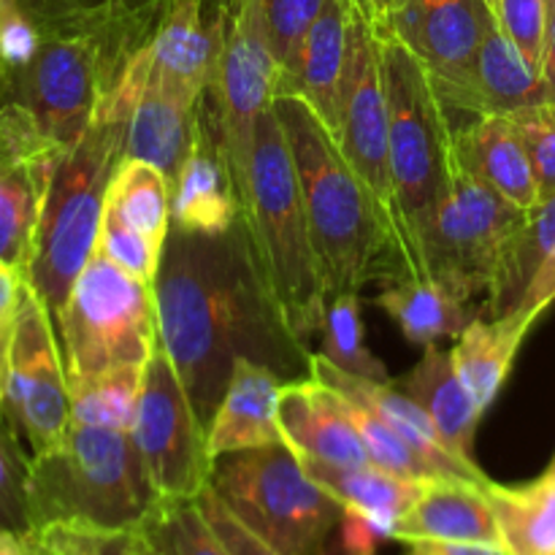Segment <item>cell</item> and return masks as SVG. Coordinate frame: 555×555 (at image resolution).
Here are the masks:
<instances>
[{"label": "cell", "instance_id": "3", "mask_svg": "<svg viewBox=\"0 0 555 555\" xmlns=\"http://www.w3.org/2000/svg\"><path fill=\"white\" fill-rule=\"evenodd\" d=\"M236 206L260 282L287 334L307 347L323 328L328 301L304 215L296 166L274 103L260 114L255 128L253 155Z\"/></svg>", "mask_w": 555, "mask_h": 555}, {"label": "cell", "instance_id": "54", "mask_svg": "<svg viewBox=\"0 0 555 555\" xmlns=\"http://www.w3.org/2000/svg\"><path fill=\"white\" fill-rule=\"evenodd\" d=\"M3 404H5V388H3V377H0V412H3Z\"/></svg>", "mask_w": 555, "mask_h": 555}, {"label": "cell", "instance_id": "26", "mask_svg": "<svg viewBox=\"0 0 555 555\" xmlns=\"http://www.w3.org/2000/svg\"><path fill=\"white\" fill-rule=\"evenodd\" d=\"M358 5L352 0H325L309 27L298 60V92L314 108L325 128L339 130V98L350 54V27Z\"/></svg>", "mask_w": 555, "mask_h": 555}, {"label": "cell", "instance_id": "41", "mask_svg": "<svg viewBox=\"0 0 555 555\" xmlns=\"http://www.w3.org/2000/svg\"><path fill=\"white\" fill-rule=\"evenodd\" d=\"M496 16L504 36L518 47V52L542 70L547 33V0H486Z\"/></svg>", "mask_w": 555, "mask_h": 555}, {"label": "cell", "instance_id": "49", "mask_svg": "<svg viewBox=\"0 0 555 555\" xmlns=\"http://www.w3.org/2000/svg\"><path fill=\"white\" fill-rule=\"evenodd\" d=\"M542 79L547 87V103L555 108V0H547L545 54H542Z\"/></svg>", "mask_w": 555, "mask_h": 555}, {"label": "cell", "instance_id": "56", "mask_svg": "<svg viewBox=\"0 0 555 555\" xmlns=\"http://www.w3.org/2000/svg\"><path fill=\"white\" fill-rule=\"evenodd\" d=\"M547 475H555V459L551 461V466H547Z\"/></svg>", "mask_w": 555, "mask_h": 555}, {"label": "cell", "instance_id": "27", "mask_svg": "<svg viewBox=\"0 0 555 555\" xmlns=\"http://www.w3.org/2000/svg\"><path fill=\"white\" fill-rule=\"evenodd\" d=\"M393 385H399L406 396H412L423 406V412L437 426L439 437L461 461L477 464L472 459V442H475L482 412L461 383L450 352H444L439 345H428L415 369L406 372L404 377L393 379Z\"/></svg>", "mask_w": 555, "mask_h": 555}, {"label": "cell", "instance_id": "29", "mask_svg": "<svg viewBox=\"0 0 555 555\" xmlns=\"http://www.w3.org/2000/svg\"><path fill=\"white\" fill-rule=\"evenodd\" d=\"M555 249V195L542 198L526 211L520 225L504 244L491 287H488L486 312L491 320L518 312L531 282L540 274L545 260Z\"/></svg>", "mask_w": 555, "mask_h": 555}, {"label": "cell", "instance_id": "48", "mask_svg": "<svg viewBox=\"0 0 555 555\" xmlns=\"http://www.w3.org/2000/svg\"><path fill=\"white\" fill-rule=\"evenodd\" d=\"M406 555H507L502 545H486V542H410Z\"/></svg>", "mask_w": 555, "mask_h": 555}, {"label": "cell", "instance_id": "7", "mask_svg": "<svg viewBox=\"0 0 555 555\" xmlns=\"http://www.w3.org/2000/svg\"><path fill=\"white\" fill-rule=\"evenodd\" d=\"M209 486L280 555H331L345 504L304 472L285 442L222 455Z\"/></svg>", "mask_w": 555, "mask_h": 555}, {"label": "cell", "instance_id": "38", "mask_svg": "<svg viewBox=\"0 0 555 555\" xmlns=\"http://www.w3.org/2000/svg\"><path fill=\"white\" fill-rule=\"evenodd\" d=\"M336 396H339L341 410L347 412V417H350L352 426H356L358 437H361L372 464L383 466V469L393 472V475L410 477V480H444L431 461L423 459L399 431H393L388 423L379 421L372 410H366L363 404H358V401L347 399V396L341 393Z\"/></svg>", "mask_w": 555, "mask_h": 555}, {"label": "cell", "instance_id": "15", "mask_svg": "<svg viewBox=\"0 0 555 555\" xmlns=\"http://www.w3.org/2000/svg\"><path fill=\"white\" fill-rule=\"evenodd\" d=\"M65 150L22 103L0 106V263L27 274L49 188Z\"/></svg>", "mask_w": 555, "mask_h": 555}, {"label": "cell", "instance_id": "46", "mask_svg": "<svg viewBox=\"0 0 555 555\" xmlns=\"http://www.w3.org/2000/svg\"><path fill=\"white\" fill-rule=\"evenodd\" d=\"M25 276L11 266L0 263V377L5 374V358H9L11 331H14L16 309H20V293Z\"/></svg>", "mask_w": 555, "mask_h": 555}, {"label": "cell", "instance_id": "19", "mask_svg": "<svg viewBox=\"0 0 555 555\" xmlns=\"http://www.w3.org/2000/svg\"><path fill=\"white\" fill-rule=\"evenodd\" d=\"M287 379L274 369L238 356L231 379L206 428L211 459L282 444L276 404Z\"/></svg>", "mask_w": 555, "mask_h": 555}, {"label": "cell", "instance_id": "42", "mask_svg": "<svg viewBox=\"0 0 555 555\" xmlns=\"http://www.w3.org/2000/svg\"><path fill=\"white\" fill-rule=\"evenodd\" d=\"M509 119L529 152L531 168L540 184V198H551L555 195V108L551 103H542V106L520 108L509 114Z\"/></svg>", "mask_w": 555, "mask_h": 555}, {"label": "cell", "instance_id": "10", "mask_svg": "<svg viewBox=\"0 0 555 555\" xmlns=\"http://www.w3.org/2000/svg\"><path fill=\"white\" fill-rule=\"evenodd\" d=\"M524 217L526 209H518L455 166L423 233L426 280H434L466 304L488 293L504 244Z\"/></svg>", "mask_w": 555, "mask_h": 555}, {"label": "cell", "instance_id": "25", "mask_svg": "<svg viewBox=\"0 0 555 555\" xmlns=\"http://www.w3.org/2000/svg\"><path fill=\"white\" fill-rule=\"evenodd\" d=\"M547 103L542 70H537L493 20L472 68L469 90L459 108L475 114H509Z\"/></svg>", "mask_w": 555, "mask_h": 555}, {"label": "cell", "instance_id": "50", "mask_svg": "<svg viewBox=\"0 0 555 555\" xmlns=\"http://www.w3.org/2000/svg\"><path fill=\"white\" fill-rule=\"evenodd\" d=\"M0 555H36V553H33V547L27 545L25 534L0 531Z\"/></svg>", "mask_w": 555, "mask_h": 555}, {"label": "cell", "instance_id": "21", "mask_svg": "<svg viewBox=\"0 0 555 555\" xmlns=\"http://www.w3.org/2000/svg\"><path fill=\"white\" fill-rule=\"evenodd\" d=\"M453 155L455 166L518 209L529 211L542 201L524 139L504 114H475L469 125L455 128Z\"/></svg>", "mask_w": 555, "mask_h": 555}, {"label": "cell", "instance_id": "40", "mask_svg": "<svg viewBox=\"0 0 555 555\" xmlns=\"http://www.w3.org/2000/svg\"><path fill=\"white\" fill-rule=\"evenodd\" d=\"M98 253L106 255L112 263H117L119 269H125L128 274L139 276L141 282L152 285L160 269L163 249L155 247L152 238H146L117 206H112L106 201V209H103L101 231H98Z\"/></svg>", "mask_w": 555, "mask_h": 555}, {"label": "cell", "instance_id": "4", "mask_svg": "<svg viewBox=\"0 0 555 555\" xmlns=\"http://www.w3.org/2000/svg\"><path fill=\"white\" fill-rule=\"evenodd\" d=\"M133 434L70 423L63 442L27 461L22 480L27 529H141L157 507Z\"/></svg>", "mask_w": 555, "mask_h": 555}, {"label": "cell", "instance_id": "37", "mask_svg": "<svg viewBox=\"0 0 555 555\" xmlns=\"http://www.w3.org/2000/svg\"><path fill=\"white\" fill-rule=\"evenodd\" d=\"M141 529L160 555H231L195 499L157 502Z\"/></svg>", "mask_w": 555, "mask_h": 555}, {"label": "cell", "instance_id": "9", "mask_svg": "<svg viewBox=\"0 0 555 555\" xmlns=\"http://www.w3.org/2000/svg\"><path fill=\"white\" fill-rule=\"evenodd\" d=\"M57 331L68 385L144 366L157 347L155 291L95 249L57 314Z\"/></svg>", "mask_w": 555, "mask_h": 555}, {"label": "cell", "instance_id": "32", "mask_svg": "<svg viewBox=\"0 0 555 555\" xmlns=\"http://www.w3.org/2000/svg\"><path fill=\"white\" fill-rule=\"evenodd\" d=\"M298 459V455H296ZM309 477L345 507L363 509V513L388 515L399 520V515L421 496L428 480H410V477L393 475L377 464L363 466H336L314 459H298Z\"/></svg>", "mask_w": 555, "mask_h": 555}, {"label": "cell", "instance_id": "22", "mask_svg": "<svg viewBox=\"0 0 555 555\" xmlns=\"http://www.w3.org/2000/svg\"><path fill=\"white\" fill-rule=\"evenodd\" d=\"M236 222L238 206L217 141V125L211 130L198 112L193 146L171 182V225L204 236H220Z\"/></svg>", "mask_w": 555, "mask_h": 555}, {"label": "cell", "instance_id": "16", "mask_svg": "<svg viewBox=\"0 0 555 555\" xmlns=\"http://www.w3.org/2000/svg\"><path fill=\"white\" fill-rule=\"evenodd\" d=\"M496 20L486 0H410L383 22L423 60L444 106L459 108L486 30Z\"/></svg>", "mask_w": 555, "mask_h": 555}, {"label": "cell", "instance_id": "23", "mask_svg": "<svg viewBox=\"0 0 555 555\" xmlns=\"http://www.w3.org/2000/svg\"><path fill=\"white\" fill-rule=\"evenodd\" d=\"M215 52V3L166 0L150 43V68L201 101L209 90Z\"/></svg>", "mask_w": 555, "mask_h": 555}, {"label": "cell", "instance_id": "13", "mask_svg": "<svg viewBox=\"0 0 555 555\" xmlns=\"http://www.w3.org/2000/svg\"><path fill=\"white\" fill-rule=\"evenodd\" d=\"M52 320L30 282H22L3 388L33 455L57 448L70 428L68 377Z\"/></svg>", "mask_w": 555, "mask_h": 555}, {"label": "cell", "instance_id": "31", "mask_svg": "<svg viewBox=\"0 0 555 555\" xmlns=\"http://www.w3.org/2000/svg\"><path fill=\"white\" fill-rule=\"evenodd\" d=\"M377 307L393 318L410 345L428 347L439 339L464 334L472 323L466 301H459L434 280H396L388 291L379 293Z\"/></svg>", "mask_w": 555, "mask_h": 555}, {"label": "cell", "instance_id": "33", "mask_svg": "<svg viewBox=\"0 0 555 555\" xmlns=\"http://www.w3.org/2000/svg\"><path fill=\"white\" fill-rule=\"evenodd\" d=\"M106 201L117 206L155 247H166L171 231V179L157 166L122 157L108 184Z\"/></svg>", "mask_w": 555, "mask_h": 555}, {"label": "cell", "instance_id": "45", "mask_svg": "<svg viewBox=\"0 0 555 555\" xmlns=\"http://www.w3.org/2000/svg\"><path fill=\"white\" fill-rule=\"evenodd\" d=\"M393 531L396 518L345 507L336 537H339L341 555H377L379 542L393 540Z\"/></svg>", "mask_w": 555, "mask_h": 555}, {"label": "cell", "instance_id": "1", "mask_svg": "<svg viewBox=\"0 0 555 555\" xmlns=\"http://www.w3.org/2000/svg\"><path fill=\"white\" fill-rule=\"evenodd\" d=\"M152 291L157 345L171 358L206 428L238 356L280 374L309 361L260 282L242 220L220 236L171 225Z\"/></svg>", "mask_w": 555, "mask_h": 555}, {"label": "cell", "instance_id": "6", "mask_svg": "<svg viewBox=\"0 0 555 555\" xmlns=\"http://www.w3.org/2000/svg\"><path fill=\"white\" fill-rule=\"evenodd\" d=\"M125 128L128 122L122 119L95 114L87 133L63 152L54 171L25 274L54 320L95 255L108 184L125 157Z\"/></svg>", "mask_w": 555, "mask_h": 555}, {"label": "cell", "instance_id": "51", "mask_svg": "<svg viewBox=\"0 0 555 555\" xmlns=\"http://www.w3.org/2000/svg\"><path fill=\"white\" fill-rule=\"evenodd\" d=\"M352 3L358 5V11H361L363 16H366L372 25H379L383 22V11H379V0H352Z\"/></svg>", "mask_w": 555, "mask_h": 555}, {"label": "cell", "instance_id": "2", "mask_svg": "<svg viewBox=\"0 0 555 555\" xmlns=\"http://www.w3.org/2000/svg\"><path fill=\"white\" fill-rule=\"evenodd\" d=\"M274 114L296 166L325 301L361 293L366 282L385 274L404 280L388 220L323 119L301 95H276Z\"/></svg>", "mask_w": 555, "mask_h": 555}, {"label": "cell", "instance_id": "43", "mask_svg": "<svg viewBox=\"0 0 555 555\" xmlns=\"http://www.w3.org/2000/svg\"><path fill=\"white\" fill-rule=\"evenodd\" d=\"M41 47V25L20 0H0V65L20 74L33 63Z\"/></svg>", "mask_w": 555, "mask_h": 555}, {"label": "cell", "instance_id": "53", "mask_svg": "<svg viewBox=\"0 0 555 555\" xmlns=\"http://www.w3.org/2000/svg\"><path fill=\"white\" fill-rule=\"evenodd\" d=\"M25 5H33V9H54V5L76 3V0H22Z\"/></svg>", "mask_w": 555, "mask_h": 555}, {"label": "cell", "instance_id": "8", "mask_svg": "<svg viewBox=\"0 0 555 555\" xmlns=\"http://www.w3.org/2000/svg\"><path fill=\"white\" fill-rule=\"evenodd\" d=\"M30 11L41 25V47L27 68L11 74L16 103L36 117L49 141L70 150L112 92L101 5L76 0L57 9Z\"/></svg>", "mask_w": 555, "mask_h": 555}, {"label": "cell", "instance_id": "34", "mask_svg": "<svg viewBox=\"0 0 555 555\" xmlns=\"http://www.w3.org/2000/svg\"><path fill=\"white\" fill-rule=\"evenodd\" d=\"M144 366H122L103 372L98 377L68 385L70 423L95 428H119L130 431L139 410Z\"/></svg>", "mask_w": 555, "mask_h": 555}, {"label": "cell", "instance_id": "11", "mask_svg": "<svg viewBox=\"0 0 555 555\" xmlns=\"http://www.w3.org/2000/svg\"><path fill=\"white\" fill-rule=\"evenodd\" d=\"M211 3H215L217 52L206 98L215 103L217 141L236 198L247 177L258 119L274 103L280 68L260 30L255 0H211Z\"/></svg>", "mask_w": 555, "mask_h": 555}, {"label": "cell", "instance_id": "47", "mask_svg": "<svg viewBox=\"0 0 555 555\" xmlns=\"http://www.w3.org/2000/svg\"><path fill=\"white\" fill-rule=\"evenodd\" d=\"M555 301V249L551 258L545 260V266L540 269V274L531 282L529 293L520 301L518 312L515 314H529V318H540L547 307Z\"/></svg>", "mask_w": 555, "mask_h": 555}, {"label": "cell", "instance_id": "57", "mask_svg": "<svg viewBox=\"0 0 555 555\" xmlns=\"http://www.w3.org/2000/svg\"><path fill=\"white\" fill-rule=\"evenodd\" d=\"M3 74H5V68H3V65H0V81H3Z\"/></svg>", "mask_w": 555, "mask_h": 555}, {"label": "cell", "instance_id": "35", "mask_svg": "<svg viewBox=\"0 0 555 555\" xmlns=\"http://www.w3.org/2000/svg\"><path fill=\"white\" fill-rule=\"evenodd\" d=\"M323 3L325 0H255L260 30L280 68L276 95L298 92V60H301L304 38L318 20Z\"/></svg>", "mask_w": 555, "mask_h": 555}, {"label": "cell", "instance_id": "18", "mask_svg": "<svg viewBox=\"0 0 555 555\" xmlns=\"http://www.w3.org/2000/svg\"><path fill=\"white\" fill-rule=\"evenodd\" d=\"M282 442L298 459L336 466L372 464L356 426L341 410L339 396L314 377L287 379L276 404Z\"/></svg>", "mask_w": 555, "mask_h": 555}, {"label": "cell", "instance_id": "36", "mask_svg": "<svg viewBox=\"0 0 555 555\" xmlns=\"http://www.w3.org/2000/svg\"><path fill=\"white\" fill-rule=\"evenodd\" d=\"M323 356L341 372L356 374L363 379H377V383H393L388 369L383 366L377 356L363 345V320H361V298L358 293H341L325 304L323 328Z\"/></svg>", "mask_w": 555, "mask_h": 555}, {"label": "cell", "instance_id": "52", "mask_svg": "<svg viewBox=\"0 0 555 555\" xmlns=\"http://www.w3.org/2000/svg\"><path fill=\"white\" fill-rule=\"evenodd\" d=\"M406 3H410V0H379V11H383V22L388 20L390 14H396V11H399V9H404ZM383 22H379V25H383Z\"/></svg>", "mask_w": 555, "mask_h": 555}, {"label": "cell", "instance_id": "30", "mask_svg": "<svg viewBox=\"0 0 555 555\" xmlns=\"http://www.w3.org/2000/svg\"><path fill=\"white\" fill-rule=\"evenodd\" d=\"M507 555H555V475L526 486H486Z\"/></svg>", "mask_w": 555, "mask_h": 555}, {"label": "cell", "instance_id": "24", "mask_svg": "<svg viewBox=\"0 0 555 555\" xmlns=\"http://www.w3.org/2000/svg\"><path fill=\"white\" fill-rule=\"evenodd\" d=\"M399 542H486L499 545L496 518L486 486L466 480H428L421 496L399 515Z\"/></svg>", "mask_w": 555, "mask_h": 555}, {"label": "cell", "instance_id": "20", "mask_svg": "<svg viewBox=\"0 0 555 555\" xmlns=\"http://www.w3.org/2000/svg\"><path fill=\"white\" fill-rule=\"evenodd\" d=\"M201 101L150 68L128 114L125 157L152 163L173 182L193 146Z\"/></svg>", "mask_w": 555, "mask_h": 555}, {"label": "cell", "instance_id": "17", "mask_svg": "<svg viewBox=\"0 0 555 555\" xmlns=\"http://www.w3.org/2000/svg\"><path fill=\"white\" fill-rule=\"evenodd\" d=\"M307 369L309 377H314L318 383L334 388L336 393L363 404L366 410H372L379 421L388 423L393 431H399L423 459H428L437 466L439 475H442L444 480H466L477 482V486H488V482H491V477H488L480 466L469 464V461H461L459 455L444 444V439L439 437L431 417H428L426 412H423V406L417 404L412 396H406L399 385L377 383V379H363L356 377V374L341 372V369L334 366L323 352L309 356Z\"/></svg>", "mask_w": 555, "mask_h": 555}, {"label": "cell", "instance_id": "5", "mask_svg": "<svg viewBox=\"0 0 555 555\" xmlns=\"http://www.w3.org/2000/svg\"><path fill=\"white\" fill-rule=\"evenodd\" d=\"M388 95L390 177L404 280H426L423 233L455 168L453 122L423 60L385 25H374Z\"/></svg>", "mask_w": 555, "mask_h": 555}, {"label": "cell", "instance_id": "55", "mask_svg": "<svg viewBox=\"0 0 555 555\" xmlns=\"http://www.w3.org/2000/svg\"><path fill=\"white\" fill-rule=\"evenodd\" d=\"M5 482V464H3V459H0V486H3Z\"/></svg>", "mask_w": 555, "mask_h": 555}, {"label": "cell", "instance_id": "28", "mask_svg": "<svg viewBox=\"0 0 555 555\" xmlns=\"http://www.w3.org/2000/svg\"><path fill=\"white\" fill-rule=\"evenodd\" d=\"M537 318L507 314V318H475L450 350L461 383L469 390L480 412H486L513 372L515 356Z\"/></svg>", "mask_w": 555, "mask_h": 555}, {"label": "cell", "instance_id": "39", "mask_svg": "<svg viewBox=\"0 0 555 555\" xmlns=\"http://www.w3.org/2000/svg\"><path fill=\"white\" fill-rule=\"evenodd\" d=\"M38 555H160L144 529H81V526H43L25 529Z\"/></svg>", "mask_w": 555, "mask_h": 555}, {"label": "cell", "instance_id": "12", "mask_svg": "<svg viewBox=\"0 0 555 555\" xmlns=\"http://www.w3.org/2000/svg\"><path fill=\"white\" fill-rule=\"evenodd\" d=\"M130 434L160 502L198 499L211 482L215 459L209 455L206 426L160 345L146 361Z\"/></svg>", "mask_w": 555, "mask_h": 555}, {"label": "cell", "instance_id": "44", "mask_svg": "<svg viewBox=\"0 0 555 555\" xmlns=\"http://www.w3.org/2000/svg\"><path fill=\"white\" fill-rule=\"evenodd\" d=\"M195 502L204 509L206 520H209L211 529L217 531V537H220L222 545L228 547L231 555H280L274 547L266 545L258 534H253V531L225 507V502L217 496L211 486H206Z\"/></svg>", "mask_w": 555, "mask_h": 555}, {"label": "cell", "instance_id": "14", "mask_svg": "<svg viewBox=\"0 0 555 555\" xmlns=\"http://www.w3.org/2000/svg\"><path fill=\"white\" fill-rule=\"evenodd\" d=\"M336 144L345 152L347 163L358 173L379 211L393 231L399 247V220H396L393 177H390L388 144V95H385L383 57H379L377 30L356 9L350 27V54H347L345 79L339 98V130ZM404 269V263H401Z\"/></svg>", "mask_w": 555, "mask_h": 555}]
</instances>
